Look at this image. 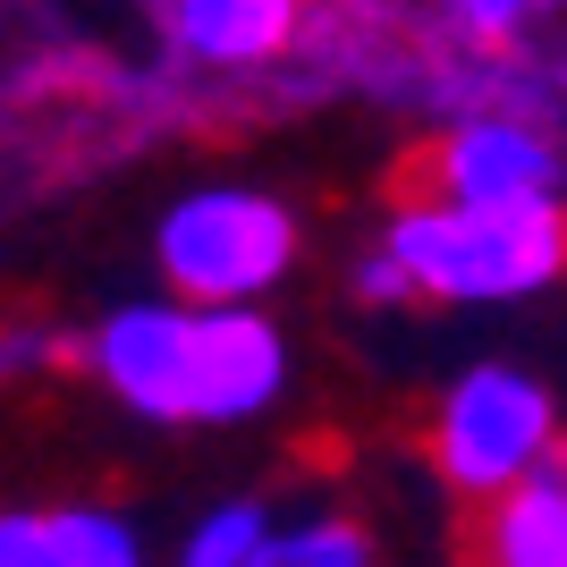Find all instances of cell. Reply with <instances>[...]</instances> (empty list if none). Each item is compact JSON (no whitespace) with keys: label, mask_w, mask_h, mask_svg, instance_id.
I'll list each match as a JSON object with an SVG mask.
<instances>
[{"label":"cell","mask_w":567,"mask_h":567,"mask_svg":"<svg viewBox=\"0 0 567 567\" xmlns=\"http://www.w3.org/2000/svg\"><path fill=\"white\" fill-rule=\"evenodd\" d=\"M399 271L415 280V297H534L567 271V204H432L406 195L381 237Z\"/></svg>","instance_id":"cell-1"},{"label":"cell","mask_w":567,"mask_h":567,"mask_svg":"<svg viewBox=\"0 0 567 567\" xmlns=\"http://www.w3.org/2000/svg\"><path fill=\"white\" fill-rule=\"evenodd\" d=\"M297 262V213L262 187H195L162 213V271L195 306H255Z\"/></svg>","instance_id":"cell-2"},{"label":"cell","mask_w":567,"mask_h":567,"mask_svg":"<svg viewBox=\"0 0 567 567\" xmlns=\"http://www.w3.org/2000/svg\"><path fill=\"white\" fill-rule=\"evenodd\" d=\"M550 390L534 373H508V364H474L450 390L441 424H432V466L450 474L457 492L492 499L499 483H517L534 457L550 450Z\"/></svg>","instance_id":"cell-3"},{"label":"cell","mask_w":567,"mask_h":567,"mask_svg":"<svg viewBox=\"0 0 567 567\" xmlns=\"http://www.w3.org/2000/svg\"><path fill=\"white\" fill-rule=\"evenodd\" d=\"M415 187L432 204H550L567 187V153L543 118L474 111L466 127H450L415 162Z\"/></svg>","instance_id":"cell-4"},{"label":"cell","mask_w":567,"mask_h":567,"mask_svg":"<svg viewBox=\"0 0 567 567\" xmlns=\"http://www.w3.org/2000/svg\"><path fill=\"white\" fill-rule=\"evenodd\" d=\"M288 381V348L255 306H187V424L262 415Z\"/></svg>","instance_id":"cell-5"},{"label":"cell","mask_w":567,"mask_h":567,"mask_svg":"<svg viewBox=\"0 0 567 567\" xmlns=\"http://www.w3.org/2000/svg\"><path fill=\"white\" fill-rule=\"evenodd\" d=\"M85 364L118 399L153 424H187V306H118L94 339Z\"/></svg>","instance_id":"cell-6"},{"label":"cell","mask_w":567,"mask_h":567,"mask_svg":"<svg viewBox=\"0 0 567 567\" xmlns=\"http://www.w3.org/2000/svg\"><path fill=\"white\" fill-rule=\"evenodd\" d=\"M483 567H567V441L550 432V450L492 492V517L474 534Z\"/></svg>","instance_id":"cell-7"},{"label":"cell","mask_w":567,"mask_h":567,"mask_svg":"<svg viewBox=\"0 0 567 567\" xmlns=\"http://www.w3.org/2000/svg\"><path fill=\"white\" fill-rule=\"evenodd\" d=\"M178 51L204 69H262L297 43V0H178Z\"/></svg>","instance_id":"cell-8"},{"label":"cell","mask_w":567,"mask_h":567,"mask_svg":"<svg viewBox=\"0 0 567 567\" xmlns=\"http://www.w3.org/2000/svg\"><path fill=\"white\" fill-rule=\"evenodd\" d=\"M0 567H144L111 508H25L0 517Z\"/></svg>","instance_id":"cell-9"},{"label":"cell","mask_w":567,"mask_h":567,"mask_svg":"<svg viewBox=\"0 0 567 567\" xmlns=\"http://www.w3.org/2000/svg\"><path fill=\"white\" fill-rule=\"evenodd\" d=\"M246 567H373V550L348 517H322V525H297V534H262V550Z\"/></svg>","instance_id":"cell-10"},{"label":"cell","mask_w":567,"mask_h":567,"mask_svg":"<svg viewBox=\"0 0 567 567\" xmlns=\"http://www.w3.org/2000/svg\"><path fill=\"white\" fill-rule=\"evenodd\" d=\"M262 525H271V517H262L255 499H229V508H213V517L187 534V559H178V567H246L262 550Z\"/></svg>","instance_id":"cell-11"},{"label":"cell","mask_w":567,"mask_h":567,"mask_svg":"<svg viewBox=\"0 0 567 567\" xmlns=\"http://www.w3.org/2000/svg\"><path fill=\"white\" fill-rule=\"evenodd\" d=\"M450 18L466 43H517L534 25V0H450Z\"/></svg>","instance_id":"cell-12"},{"label":"cell","mask_w":567,"mask_h":567,"mask_svg":"<svg viewBox=\"0 0 567 567\" xmlns=\"http://www.w3.org/2000/svg\"><path fill=\"white\" fill-rule=\"evenodd\" d=\"M355 297H381V306H406V297H415V280H406V271H399V255L381 246V255H364V262H355Z\"/></svg>","instance_id":"cell-13"},{"label":"cell","mask_w":567,"mask_h":567,"mask_svg":"<svg viewBox=\"0 0 567 567\" xmlns=\"http://www.w3.org/2000/svg\"><path fill=\"white\" fill-rule=\"evenodd\" d=\"M51 355H60V339H43V331H0V373H43Z\"/></svg>","instance_id":"cell-14"}]
</instances>
